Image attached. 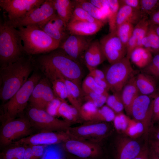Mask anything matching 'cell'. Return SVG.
<instances>
[{
	"label": "cell",
	"instance_id": "cell-56",
	"mask_svg": "<svg viewBox=\"0 0 159 159\" xmlns=\"http://www.w3.org/2000/svg\"><path fill=\"white\" fill-rule=\"evenodd\" d=\"M23 159H33L31 145H26L24 152Z\"/></svg>",
	"mask_w": 159,
	"mask_h": 159
},
{
	"label": "cell",
	"instance_id": "cell-25",
	"mask_svg": "<svg viewBox=\"0 0 159 159\" xmlns=\"http://www.w3.org/2000/svg\"><path fill=\"white\" fill-rule=\"evenodd\" d=\"M66 85L68 91L67 99L71 105L76 108L79 111L82 105L84 93L80 86L67 80L61 78Z\"/></svg>",
	"mask_w": 159,
	"mask_h": 159
},
{
	"label": "cell",
	"instance_id": "cell-53",
	"mask_svg": "<svg viewBox=\"0 0 159 159\" xmlns=\"http://www.w3.org/2000/svg\"><path fill=\"white\" fill-rule=\"evenodd\" d=\"M89 1L100 9L109 5L108 0H90Z\"/></svg>",
	"mask_w": 159,
	"mask_h": 159
},
{
	"label": "cell",
	"instance_id": "cell-48",
	"mask_svg": "<svg viewBox=\"0 0 159 159\" xmlns=\"http://www.w3.org/2000/svg\"><path fill=\"white\" fill-rule=\"evenodd\" d=\"M137 47H138V40L135 37L132 35L126 46V56L130 59V57L131 53Z\"/></svg>",
	"mask_w": 159,
	"mask_h": 159
},
{
	"label": "cell",
	"instance_id": "cell-29",
	"mask_svg": "<svg viewBox=\"0 0 159 159\" xmlns=\"http://www.w3.org/2000/svg\"><path fill=\"white\" fill-rule=\"evenodd\" d=\"M73 1L75 5L82 8L96 19L105 23L108 22V17L105 13L89 0H75Z\"/></svg>",
	"mask_w": 159,
	"mask_h": 159
},
{
	"label": "cell",
	"instance_id": "cell-32",
	"mask_svg": "<svg viewBox=\"0 0 159 159\" xmlns=\"http://www.w3.org/2000/svg\"><path fill=\"white\" fill-rule=\"evenodd\" d=\"M150 25L149 16H144L134 26L132 35L138 40V47H141L142 41L145 36Z\"/></svg>",
	"mask_w": 159,
	"mask_h": 159
},
{
	"label": "cell",
	"instance_id": "cell-34",
	"mask_svg": "<svg viewBox=\"0 0 159 159\" xmlns=\"http://www.w3.org/2000/svg\"><path fill=\"white\" fill-rule=\"evenodd\" d=\"M115 113L107 105L98 108L93 120L91 122H107L113 121Z\"/></svg>",
	"mask_w": 159,
	"mask_h": 159
},
{
	"label": "cell",
	"instance_id": "cell-58",
	"mask_svg": "<svg viewBox=\"0 0 159 159\" xmlns=\"http://www.w3.org/2000/svg\"><path fill=\"white\" fill-rule=\"evenodd\" d=\"M148 159H159V156L151 148L149 149Z\"/></svg>",
	"mask_w": 159,
	"mask_h": 159
},
{
	"label": "cell",
	"instance_id": "cell-8",
	"mask_svg": "<svg viewBox=\"0 0 159 159\" xmlns=\"http://www.w3.org/2000/svg\"><path fill=\"white\" fill-rule=\"evenodd\" d=\"M130 59L126 56L120 61L110 64L105 73L106 79L113 93L120 92L128 81L134 76V70Z\"/></svg>",
	"mask_w": 159,
	"mask_h": 159
},
{
	"label": "cell",
	"instance_id": "cell-47",
	"mask_svg": "<svg viewBox=\"0 0 159 159\" xmlns=\"http://www.w3.org/2000/svg\"><path fill=\"white\" fill-rule=\"evenodd\" d=\"M89 71L88 75L94 78H96L106 80L105 73L96 67L86 66Z\"/></svg>",
	"mask_w": 159,
	"mask_h": 159
},
{
	"label": "cell",
	"instance_id": "cell-40",
	"mask_svg": "<svg viewBox=\"0 0 159 159\" xmlns=\"http://www.w3.org/2000/svg\"><path fill=\"white\" fill-rule=\"evenodd\" d=\"M75 6L70 21H80L90 22L102 21L94 18L82 8L75 5Z\"/></svg>",
	"mask_w": 159,
	"mask_h": 159
},
{
	"label": "cell",
	"instance_id": "cell-43",
	"mask_svg": "<svg viewBox=\"0 0 159 159\" xmlns=\"http://www.w3.org/2000/svg\"><path fill=\"white\" fill-rule=\"evenodd\" d=\"M131 119L122 113L116 115L113 121L116 130L124 133L127 129Z\"/></svg>",
	"mask_w": 159,
	"mask_h": 159
},
{
	"label": "cell",
	"instance_id": "cell-7",
	"mask_svg": "<svg viewBox=\"0 0 159 159\" xmlns=\"http://www.w3.org/2000/svg\"><path fill=\"white\" fill-rule=\"evenodd\" d=\"M26 117L34 130L39 132H66L71 127L69 122L59 119L45 110L30 107Z\"/></svg>",
	"mask_w": 159,
	"mask_h": 159
},
{
	"label": "cell",
	"instance_id": "cell-52",
	"mask_svg": "<svg viewBox=\"0 0 159 159\" xmlns=\"http://www.w3.org/2000/svg\"><path fill=\"white\" fill-rule=\"evenodd\" d=\"M149 20L150 25H159V10L150 15Z\"/></svg>",
	"mask_w": 159,
	"mask_h": 159
},
{
	"label": "cell",
	"instance_id": "cell-2",
	"mask_svg": "<svg viewBox=\"0 0 159 159\" xmlns=\"http://www.w3.org/2000/svg\"><path fill=\"white\" fill-rule=\"evenodd\" d=\"M32 56L25 55L0 69V98L4 103L10 99L26 82L34 66Z\"/></svg>",
	"mask_w": 159,
	"mask_h": 159
},
{
	"label": "cell",
	"instance_id": "cell-17",
	"mask_svg": "<svg viewBox=\"0 0 159 159\" xmlns=\"http://www.w3.org/2000/svg\"><path fill=\"white\" fill-rule=\"evenodd\" d=\"M39 27L60 44L70 35L64 22L57 13Z\"/></svg>",
	"mask_w": 159,
	"mask_h": 159
},
{
	"label": "cell",
	"instance_id": "cell-45",
	"mask_svg": "<svg viewBox=\"0 0 159 159\" xmlns=\"http://www.w3.org/2000/svg\"><path fill=\"white\" fill-rule=\"evenodd\" d=\"M62 101L58 98H55L48 103L45 110L53 116H58V109Z\"/></svg>",
	"mask_w": 159,
	"mask_h": 159
},
{
	"label": "cell",
	"instance_id": "cell-9",
	"mask_svg": "<svg viewBox=\"0 0 159 159\" xmlns=\"http://www.w3.org/2000/svg\"><path fill=\"white\" fill-rule=\"evenodd\" d=\"M109 130L105 122H90L79 126L70 127L66 132L69 138L99 143L107 135Z\"/></svg>",
	"mask_w": 159,
	"mask_h": 159
},
{
	"label": "cell",
	"instance_id": "cell-41",
	"mask_svg": "<svg viewBox=\"0 0 159 159\" xmlns=\"http://www.w3.org/2000/svg\"><path fill=\"white\" fill-rule=\"evenodd\" d=\"M140 10L144 16H148L159 10V0H140Z\"/></svg>",
	"mask_w": 159,
	"mask_h": 159
},
{
	"label": "cell",
	"instance_id": "cell-18",
	"mask_svg": "<svg viewBox=\"0 0 159 159\" xmlns=\"http://www.w3.org/2000/svg\"><path fill=\"white\" fill-rule=\"evenodd\" d=\"M105 24L102 21L97 22L70 21L67 27L69 34L88 37L98 32Z\"/></svg>",
	"mask_w": 159,
	"mask_h": 159
},
{
	"label": "cell",
	"instance_id": "cell-21",
	"mask_svg": "<svg viewBox=\"0 0 159 159\" xmlns=\"http://www.w3.org/2000/svg\"><path fill=\"white\" fill-rule=\"evenodd\" d=\"M121 94L125 111L127 115L130 116L132 104L140 94L136 84L135 76L132 77L125 85Z\"/></svg>",
	"mask_w": 159,
	"mask_h": 159
},
{
	"label": "cell",
	"instance_id": "cell-12",
	"mask_svg": "<svg viewBox=\"0 0 159 159\" xmlns=\"http://www.w3.org/2000/svg\"><path fill=\"white\" fill-rule=\"evenodd\" d=\"M68 153L80 159H98L102 151L98 143L69 138L63 143Z\"/></svg>",
	"mask_w": 159,
	"mask_h": 159
},
{
	"label": "cell",
	"instance_id": "cell-44",
	"mask_svg": "<svg viewBox=\"0 0 159 159\" xmlns=\"http://www.w3.org/2000/svg\"><path fill=\"white\" fill-rule=\"evenodd\" d=\"M143 132H144V127L143 124L135 119H131L125 133L131 138H135L139 137Z\"/></svg>",
	"mask_w": 159,
	"mask_h": 159
},
{
	"label": "cell",
	"instance_id": "cell-42",
	"mask_svg": "<svg viewBox=\"0 0 159 159\" xmlns=\"http://www.w3.org/2000/svg\"><path fill=\"white\" fill-rule=\"evenodd\" d=\"M109 94H100L90 93L84 94L85 99L87 102L92 103L97 108L101 107L106 103Z\"/></svg>",
	"mask_w": 159,
	"mask_h": 159
},
{
	"label": "cell",
	"instance_id": "cell-61",
	"mask_svg": "<svg viewBox=\"0 0 159 159\" xmlns=\"http://www.w3.org/2000/svg\"><path fill=\"white\" fill-rule=\"evenodd\" d=\"M152 25L155 32L157 35L159 37V25Z\"/></svg>",
	"mask_w": 159,
	"mask_h": 159
},
{
	"label": "cell",
	"instance_id": "cell-11",
	"mask_svg": "<svg viewBox=\"0 0 159 159\" xmlns=\"http://www.w3.org/2000/svg\"><path fill=\"white\" fill-rule=\"evenodd\" d=\"M56 14L53 0H45L41 5L33 9L23 19L11 25L16 28L28 26L39 27Z\"/></svg>",
	"mask_w": 159,
	"mask_h": 159
},
{
	"label": "cell",
	"instance_id": "cell-1",
	"mask_svg": "<svg viewBox=\"0 0 159 159\" xmlns=\"http://www.w3.org/2000/svg\"><path fill=\"white\" fill-rule=\"evenodd\" d=\"M34 61L50 81L62 78L81 86L83 72L79 62L59 48L39 55Z\"/></svg>",
	"mask_w": 159,
	"mask_h": 159
},
{
	"label": "cell",
	"instance_id": "cell-49",
	"mask_svg": "<svg viewBox=\"0 0 159 159\" xmlns=\"http://www.w3.org/2000/svg\"><path fill=\"white\" fill-rule=\"evenodd\" d=\"M152 120L159 121V95L154 97L153 106Z\"/></svg>",
	"mask_w": 159,
	"mask_h": 159
},
{
	"label": "cell",
	"instance_id": "cell-54",
	"mask_svg": "<svg viewBox=\"0 0 159 159\" xmlns=\"http://www.w3.org/2000/svg\"><path fill=\"white\" fill-rule=\"evenodd\" d=\"M149 149L146 146L142 148L140 154L133 159H148Z\"/></svg>",
	"mask_w": 159,
	"mask_h": 159
},
{
	"label": "cell",
	"instance_id": "cell-22",
	"mask_svg": "<svg viewBox=\"0 0 159 159\" xmlns=\"http://www.w3.org/2000/svg\"><path fill=\"white\" fill-rule=\"evenodd\" d=\"M140 10L125 5H120L116 21L117 28L121 24L128 22L135 25L143 17Z\"/></svg>",
	"mask_w": 159,
	"mask_h": 159
},
{
	"label": "cell",
	"instance_id": "cell-13",
	"mask_svg": "<svg viewBox=\"0 0 159 159\" xmlns=\"http://www.w3.org/2000/svg\"><path fill=\"white\" fill-rule=\"evenodd\" d=\"M99 42L106 59L110 64L120 61L126 56V47L116 31L109 32L103 37Z\"/></svg>",
	"mask_w": 159,
	"mask_h": 159
},
{
	"label": "cell",
	"instance_id": "cell-26",
	"mask_svg": "<svg viewBox=\"0 0 159 159\" xmlns=\"http://www.w3.org/2000/svg\"><path fill=\"white\" fill-rule=\"evenodd\" d=\"M47 78H41L34 87L29 102L31 106L43 109V102L45 95L47 85L49 83Z\"/></svg>",
	"mask_w": 159,
	"mask_h": 159
},
{
	"label": "cell",
	"instance_id": "cell-28",
	"mask_svg": "<svg viewBox=\"0 0 159 159\" xmlns=\"http://www.w3.org/2000/svg\"><path fill=\"white\" fill-rule=\"evenodd\" d=\"M141 47L149 50L152 54L159 53V37L152 25H150L148 31L141 42Z\"/></svg>",
	"mask_w": 159,
	"mask_h": 159
},
{
	"label": "cell",
	"instance_id": "cell-3",
	"mask_svg": "<svg viewBox=\"0 0 159 159\" xmlns=\"http://www.w3.org/2000/svg\"><path fill=\"white\" fill-rule=\"evenodd\" d=\"M25 53L29 56L47 54L59 47L60 43L39 27L28 26L18 28Z\"/></svg>",
	"mask_w": 159,
	"mask_h": 159
},
{
	"label": "cell",
	"instance_id": "cell-46",
	"mask_svg": "<svg viewBox=\"0 0 159 159\" xmlns=\"http://www.w3.org/2000/svg\"><path fill=\"white\" fill-rule=\"evenodd\" d=\"M159 67V53L155 54L150 63L143 69V72L148 74Z\"/></svg>",
	"mask_w": 159,
	"mask_h": 159
},
{
	"label": "cell",
	"instance_id": "cell-60",
	"mask_svg": "<svg viewBox=\"0 0 159 159\" xmlns=\"http://www.w3.org/2000/svg\"><path fill=\"white\" fill-rule=\"evenodd\" d=\"M155 140H159V127L156 129L154 133Z\"/></svg>",
	"mask_w": 159,
	"mask_h": 159
},
{
	"label": "cell",
	"instance_id": "cell-33",
	"mask_svg": "<svg viewBox=\"0 0 159 159\" xmlns=\"http://www.w3.org/2000/svg\"><path fill=\"white\" fill-rule=\"evenodd\" d=\"M81 88L84 94L90 93L108 94L107 91L99 86L96 83L92 77L88 75L82 82Z\"/></svg>",
	"mask_w": 159,
	"mask_h": 159
},
{
	"label": "cell",
	"instance_id": "cell-20",
	"mask_svg": "<svg viewBox=\"0 0 159 159\" xmlns=\"http://www.w3.org/2000/svg\"><path fill=\"white\" fill-rule=\"evenodd\" d=\"M84 58L86 65L93 67H96L106 59L99 41H92L85 52Z\"/></svg>",
	"mask_w": 159,
	"mask_h": 159
},
{
	"label": "cell",
	"instance_id": "cell-51",
	"mask_svg": "<svg viewBox=\"0 0 159 159\" xmlns=\"http://www.w3.org/2000/svg\"><path fill=\"white\" fill-rule=\"evenodd\" d=\"M119 1L120 5H126L140 10V0H120Z\"/></svg>",
	"mask_w": 159,
	"mask_h": 159
},
{
	"label": "cell",
	"instance_id": "cell-55",
	"mask_svg": "<svg viewBox=\"0 0 159 159\" xmlns=\"http://www.w3.org/2000/svg\"><path fill=\"white\" fill-rule=\"evenodd\" d=\"M96 83L100 87L108 92L110 90V87L106 80L96 78L93 77Z\"/></svg>",
	"mask_w": 159,
	"mask_h": 159
},
{
	"label": "cell",
	"instance_id": "cell-50",
	"mask_svg": "<svg viewBox=\"0 0 159 159\" xmlns=\"http://www.w3.org/2000/svg\"><path fill=\"white\" fill-rule=\"evenodd\" d=\"M44 145H31L33 159H40L44 154L45 146Z\"/></svg>",
	"mask_w": 159,
	"mask_h": 159
},
{
	"label": "cell",
	"instance_id": "cell-37",
	"mask_svg": "<svg viewBox=\"0 0 159 159\" xmlns=\"http://www.w3.org/2000/svg\"><path fill=\"white\" fill-rule=\"evenodd\" d=\"M98 108L91 102H86L82 105L80 110V114L81 119L86 122L92 121Z\"/></svg>",
	"mask_w": 159,
	"mask_h": 159
},
{
	"label": "cell",
	"instance_id": "cell-38",
	"mask_svg": "<svg viewBox=\"0 0 159 159\" xmlns=\"http://www.w3.org/2000/svg\"><path fill=\"white\" fill-rule=\"evenodd\" d=\"M106 103L107 105L117 114L122 113L124 109L121 92L113 93L112 95H109Z\"/></svg>",
	"mask_w": 159,
	"mask_h": 159
},
{
	"label": "cell",
	"instance_id": "cell-4",
	"mask_svg": "<svg viewBox=\"0 0 159 159\" xmlns=\"http://www.w3.org/2000/svg\"><path fill=\"white\" fill-rule=\"evenodd\" d=\"M26 54L19 30L6 19L0 23V66L12 63Z\"/></svg>",
	"mask_w": 159,
	"mask_h": 159
},
{
	"label": "cell",
	"instance_id": "cell-24",
	"mask_svg": "<svg viewBox=\"0 0 159 159\" xmlns=\"http://www.w3.org/2000/svg\"><path fill=\"white\" fill-rule=\"evenodd\" d=\"M53 1L57 14L67 27L75 6L73 1L53 0Z\"/></svg>",
	"mask_w": 159,
	"mask_h": 159
},
{
	"label": "cell",
	"instance_id": "cell-15",
	"mask_svg": "<svg viewBox=\"0 0 159 159\" xmlns=\"http://www.w3.org/2000/svg\"><path fill=\"white\" fill-rule=\"evenodd\" d=\"M69 138L66 131L39 132L23 138L13 143L26 145H45L63 143Z\"/></svg>",
	"mask_w": 159,
	"mask_h": 159
},
{
	"label": "cell",
	"instance_id": "cell-62",
	"mask_svg": "<svg viewBox=\"0 0 159 159\" xmlns=\"http://www.w3.org/2000/svg\"></svg>",
	"mask_w": 159,
	"mask_h": 159
},
{
	"label": "cell",
	"instance_id": "cell-36",
	"mask_svg": "<svg viewBox=\"0 0 159 159\" xmlns=\"http://www.w3.org/2000/svg\"><path fill=\"white\" fill-rule=\"evenodd\" d=\"M110 13L108 18L109 32L116 31V18L120 7L118 0H108Z\"/></svg>",
	"mask_w": 159,
	"mask_h": 159
},
{
	"label": "cell",
	"instance_id": "cell-23",
	"mask_svg": "<svg viewBox=\"0 0 159 159\" xmlns=\"http://www.w3.org/2000/svg\"><path fill=\"white\" fill-rule=\"evenodd\" d=\"M136 85L140 94L150 96L157 88L156 80L153 77L142 72L135 77Z\"/></svg>",
	"mask_w": 159,
	"mask_h": 159
},
{
	"label": "cell",
	"instance_id": "cell-30",
	"mask_svg": "<svg viewBox=\"0 0 159 159\" xmlns=\"http://www.w3.org/2000/svg\"><path fill=\"white\" fill-rule=\"evenodd\" d=\"M58 116L62 117L70 123L77 122L81 119L78 110L73 106L68 104L65 100L62 102L58 109Z\"/></svg>",
	"mask_w": 159,
	"mask_h": 159
},
{
	"label": "cell",
	"instance_id": "cell-57",
	"mask_svg": "<svg viewBox=\"0 0 159 159\" xmlns=\"http://www.w3.org/2000/svg\"><path fill=\"white\" fill-rule=\"evenodd\" d=\"M151 147L159 156V140H155L151 141Z\"/></svg>",
	"mask_w": 159,
	"mask_h": 159
},
{
	"label": "cell",
	"instance_id": "cell-6",
	"mask_svg": "<svg viewBox=\"0 0 159 159\" xmlns=\"http://www.w3.org/2000/svg\"><path fill=\"white\" fill-rule=\"evenodd\" d=\"M34 130L26 116H19L3 121L0 131V146L4 148L30 135Z\"/></svg>",
	"mask_w": 159,
	"mask_h": 159
},
{
	"label": "cell",
	"instance_id": "cell-31",
	"mask_svg": "<svg viewBox=\"0 0 159 159\" xmlns=\"http://www.w3.org/2000/svg\"><path fill=\"white\" fill-rule=\"evenodd\" d=\"M26 145L13 143L4 148L0 159H23Z\"/></svg>",
	"mask_w": 159,
	"mask_h": 159
},
{
	"label": "cell",
	"instance_id": "cell-10",
	"mask_svg": "<svg viewBox=\"0 0 159 159\" xmlns=\"http://www.w3.org/2000/svg\"><path fill=\"white\" fill-rule=\"evenodd\" d=\"M45 0H0V6L7 14L6 19L13 25L23 19Z\"/></svg>",
	"mask_w": 159,
	"mask_h": 159
},
{
	"label": "cell",
	"instance_id": "cell-16",
	"mask_svg": "<svg viewBox=\"0 0 159 159\" xmlns=\"http://www.w3.org/2000/svg\"><path fill=\"white\" fill-rule=\"evenodd\" d=\"M92 41L91 39L87 36L70 34L61 44L59 48L70 58L78 62V59L84 56Z\"/></svg>",
	"mask_w": 159,
	"mask_h": 159
},
{
	"label": "cell",
	"instance_id": "cell-35",
	"mask_svg": "<svg viewBox=\"0 0 159 159\" xmlns=\"http://www.w3.org/2000/svg\"><path fill=\"white\" fill-rule=\"evenodd\" d=\"M134 26V25L131 23L125 22L118 26L116 29L117 35L126 47L132 34Z\"/></svg>",
	"mask_w": 159,
	"mask_h": 159
},
{
	"label": "cell",
	"instance_id": "cell-39",
	"mask_svg": "<svg viewBox=\"0 0 159 159\" xmlns=\"http://www.w3.org/2000/svg\"><path fill=\"white\" fill-rule=\"evenodd\" d=\"M55 97L61 100H65L68 95V90L64 83L61 80L55 79L50 81Z\"/></svg>",
	"mask_w": 159,
	"mask_h": 159
},
{
	"label": "cell",
	"instance_id": "cell-59",
	"mask_svg": "<svg viewBox=\"0 0 159 159\" xmlns=\"http://www.w3.org/2000/svg\"><path fill=\"white\" fill-rule=\"evenodd\" d=\"M148 74L153 77L155 80H159V67Z\"/></svg>",
	"mask_w": 159,
	"mask_h": 159
},
{
	"label": "cell",
	"instance_id": "cell-27",
	"mask_svg": "<svg viewBox=\"0 0 159 159\" xmlns=\"http://www.w3.org/2000/svg\"><path fill=\"white\" fill-rule=\"evenodd\" d=\"M153 57L152 53L148 49L138 47L131 53L130 59L136 66L143 69L150 63Z\"/></svg>",
	"mask_w": 159,
	"mask_h": 159
},
{
	"label": "cell",
	"instance_id": "cell-5",
	"mask_svg": "<svg viewBox=\"0 0 159 159\" xmlns=\"http://www.w3.org/2000/svg\"><path fill=\"white\" fill-rule=\"evenodd\" d=\"M41 79L38 73H33L12 97L4 103L0 117L2 122L17 117L22 113L34 87Z\"/></svg>",
	"mask_w": 159,
	"mask_h": 159
},
{
	"label": "cell",
	"instance_id": "cell-14",
	"mask_svg": "<svg viewBox=\"0 0 159 159\" xmlns=\"http://www.w3.org/2000/svg\"><path fill=\"white\" fill-rule=\"evenodd\" d=\"M153 98L148 95L140 94L134 101L131 110V115L141 122L147 133L152 120Z\"/></svg>",
	"mask_w": 159,
	"mask_h": 159
},
{
	"label": "cell",
	"instance_id": "cell-19",
	"mask_svg": "<svg viewBox=\"0 0 159 159\" xmlns=\"http://www.w3.org/2000/svg\"><path fill=\"white\" fill-rule=\"evenodd\" d=\"M142 148L136 141L121 138L117 143L115 159H133L140 154Z\"/></svg>",
	"mask_w": 159,
	"mask_h": 159
}]
</instances>
